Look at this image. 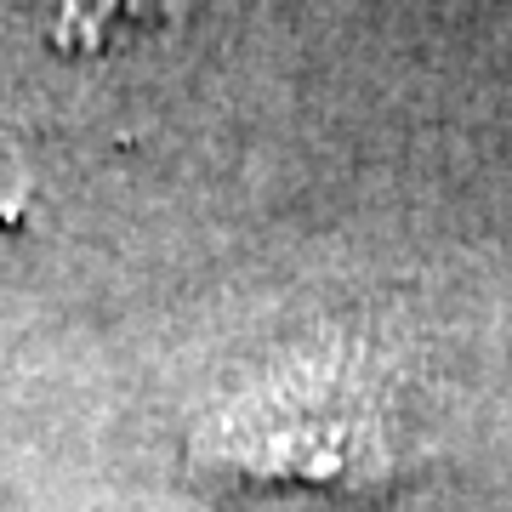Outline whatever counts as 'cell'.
<instances>
[{
  "mask_svg": "<svg viewBox=\"0 0 512 512\" xmlns=\"http://www.w3.org/2000/svg\"><path fill=\"white\" fill-rule=\"evenodd\" d=\"M188 467L217 495L382 501L410 467L399 376L365 342H325L217 404Z\"/></svg>",
  "mask_w": 512,
  "mask_h": 512,
  "instance_id": "1",
  "label": "cell"
},
{
  "mask_svg": "<svg viewBox=\"0 0 512 512\" xmlns=\"http://www.w3.org/2000/svg\"><path fill=\"white\" fill-rule=\"evenodd\" d=\"M52 6V40L57 46H86L103 52L120 35H143V29H165L183 12H194L200 0H46Z\"/></svg>",
  "mask_w": 512,
  "mask_h": 512,
  "instance_id": "2",
  "label": "cell"
}]
</instances>
